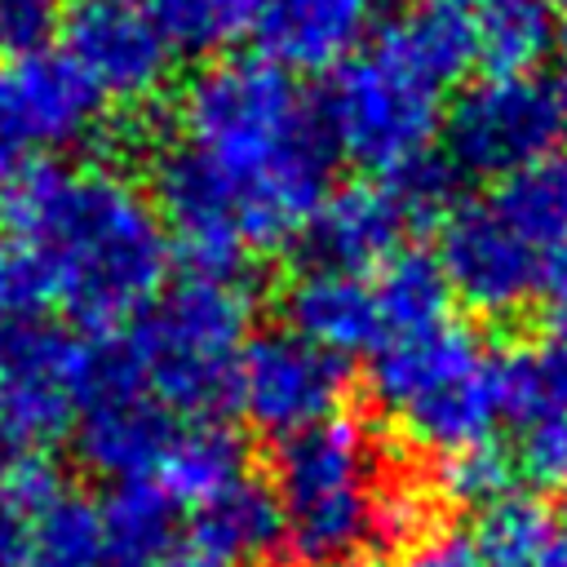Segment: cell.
<instances>
[{"label":"cell","instance_id":"obj_1","mask_svg":"<svg viewBox=\"0 0 567 567\" xmlns=\"http://www.w3.org/2000/svg\"><path fill=\"white\" fill-rule=\"evenodd\" d=\"M177 124L186 155L226 199L244 252L301 235L332 190L337 146L319 106L270 58H221L195 71Z\"/></svg>","mask_w":567,"mask_h":567},{"label":"cell","instance_id":"obj_2","mask_svg":"<svg viewBox=\"0 0 567 567\" xmlns=\"http://www.w3.org/2000/svg\"><path fill=\"white\" fill-rule=\"evenodd\" d=\"M4 235L44 270L53 301L89 332L137 319L168 275L155 204L102 164H40L4 186Z\"/></svg>","mask_w":567,"mask_h":567},{"label":"cell","instance_id":"obj_3","mask_svg":"<svg viewBox=\"0 0 567 567\" xmlns=\"http://www.w3.org/2000/svg\"><path fill=\"white\" fill-rule=\"evenodd\" d=\"M252 297L226 270H190L159 288L124 337L146 394L190 421L235 403V368L248 346Z\"/></svg>","mask_w":567,"mask_h":567},{"label":"cell","instance_id":"obj_4","mask_svg":"<svg viewBox=\"0 0 567 567\" xmlns=\"http://www.w3.org/2000/svg\"><path fill=\"white\" fill-rule=\"evenodd\" d=\"M372 394L439 456L487 443V430L501 416L496 359L474 328L452 319L385 337L372 350Z\"/></svg>","mask_w":567,"mask_h":567},{"label":"cell","instance_id":"obj_5","mask_svg":"<svg viewBox=\"0 0 567 567\" xmlns=\"http://www.w3.org/2000/svg\"><path fill=\"white\" fill-rule=\"evenodd\" d=\"M275 496L284 509V549L301 567H328L359 554L372 532V439L350 416H328L279 439Z\"/></svg>","mask_w":567,"mask_h":567},{"label":"cell","instance_id":"obj_6","mask_svg":"<svg viewBox=\"0 0 567 567\" xmlns=\"http://www.w3.org/2000/svg\"><path fill=\"white\" fill-rule=\"evenodd\" d=\"M319 120L337 151L385 177L430 151L443 128V89L399 62L385 44H372L328 75Z\"/></svg>","mask_w":567,"mask_h":567},{"label":"cell","instance_id":"obj_7","mask_svg":"<svg viewBox=\"0 0 567 567\" xmlns=\"http://www.w3.org/2000/svg\"><path fill=\"white\" fill-rule=\"evenodd\" d=\"M563 137L558 93L532 75H483L443 115L447 164L470 177H509L545 155Z\"/></svg>","mask_w":567,"mask_h":567},{"label":"cell","instance_id":"obj_8","mask_svg":"<svg viewBox=\"0 0 567 567\" xmlns=\"http://www.w3.org/2000/svg\"><path fill=\"white\" fill-rule=\"evenodd\" d=\"M97 89L66 53L0 58V186L84 142L97 124Z\"/></svg>","mask_w":567,"mask_h":567},{"label":"cell","instance_id":"obj_9","mask_svg":"<svg viewBox=\"0 0 567 567\" xmlns=\"http://www.w3.org/2000/svg\"><path fill=\"white\" fill-rule=\"evenodd\" d=\"M346 394V363L288 328L248 337L235 368V408L266 434H301L337 412Z\"/></svg>","mask_w":567,"mask_h":567},{"label":"cell","instance_id":"obj_10","mask_svg":"<svg viewBox=\"0 0 567 567\" xmlns=\"http://www.w3.org/2000/svg\"><path fill=\"white\" fill-rule=\"evenodd\" d=\"M62 40L97 97H151L173 71V44L146 0H66Z\"/></svg>","mask_w":567,"mask_h":567},{"label":"cell","instance_id":"obj_11","mask_svg":"<svg viewBox=\"0 0 567 567\" xmlns=\"http://www.w3.org/2000/svg\"><path fill=\"white\" fill-rule=\"evenodd\" d=\"M439 266L478 315H514L540 297L549 266L496 217L487 199L456 204L439 226Z\"/></svg>","mask_w":567,"mask_h":567},{"label":"cell","instance_id":"obj_12","mask_svg":"<svg viewBox=\"0 0 567 567\" xmlns=\"http://www.w3.org/2000/svg\"><path fill=\"white\" fill-rule=\"evenodd\" d=\"M4 332V377H0V421L27 439L44 443L75 421L80 385V341L58 323L27 319L0 323Z\"/></svg>","mask_w":567,"mask_h":567},{"label":"cell","instance_id":"obj_13","mask_svg":"<svg viewBox=\"0 0 567 567\" xmlns=\"http://www.w3.org/2000/svg\"><path fill=\"white\" fill-rule=\"evenodd\" d=\"M390 0H266L257 13L261 58L292 71H337L359 53Z\"/></svg>","mask_w":567,"mask_h":567},{"label":"cell","instance_id":"obj_14","mask_svg":"<svg viewBox=\"0 0 567 567\" xmlns=\"http://www.w3.org/2000/svg\"><path fill=\"white\" fill-rule=\"evenodd\" d=\"M403 230H408V217L385 182H350L323 195L301 239H306L310 266L359 275L377 261L385 266L399 252Z\"/></svg>","mask_w":567,"mask_h":567},{"label":"cell","instance_id":"obj_15","mask_svg":"<svg viewBox=\"0 0 567 567\" xmlns=\"http://www.w3.org/2000/svg\"><path fill=\"white\" fill-rule=\"evenodd\" d=\"M284 319H288V332H297L301 341H310L337 359L377 350L385 341L377 288H372V279L350 275V270L306 266L284 288Z\"/></svg>","mask_w":567,"mask_h":567},{"label":"cell","instance_id":"obj_16","mask_svg":"<svg viewBox=\"0 0 567 567\" xmlns=\"http://www.w3.org/2000/svg\"><path fill=\"white\" fill-rule=\"evenodd\" d=\"M173 430H177L173 412L159 408L146 390H133V394L93 403L75 416V456L111 483L151 478Z\"/></svg>","mask_w":567,"mask_h":567},{"label":"cell","instance_id":"obj_17","mask_svg":"<svg viewBox=\"0 0 567 567\" xmlns=\"http://www.w3.org/2000/svg\"><path fill=\"white\" fill-rule=\"evenodd\" d=\"M186 536L217 554L226 567H257L284 545V509L270 483L261 478H239L195 505Z\"/></svg>","mask_w":567,"mask_h":567},{"label":"cell","instance_id":"obj_18","mask_svg":"<svg viewBox=\"0 0 567 567\" xmlns=\"http://www.w3.org/2000/svg\"><path fill=\"white\" fill-rule=\"evenodd\" d=\"M483 199L545 266L567 252V155H545L501 177Z\"/></svg>","mask_w":567,"mask_h":567},{"label":"cell","instance_id":"obj_19","mask_svg":"<svg viewBox=\"0 0 567 567\" xmlns=\"http://www.w3.org/2000/svg\"><path fill=\"white\" fill-rule=\"evenodd\" d=\"M248 465V443L235 425L213 421H190L177 425L159 465H155V483L177 501V505H204L208 496H217L221 487L239 483Z\"/></svg>","mask_w":567,"mask_h":567},{"label":"cell","instance_id":"obj_20","mask_svg":"<svg viewBox=\"0 0 567 567\" xmlns=\"http://www.w3.org/2000/svg\"><path fill=\"white\" fill-rule=\"evenodd\" d=\"M399 62H408L416 75H425L430 84H439L443 93L478 62V40H474V22L461 9H447L439 0H425L416 9H403L381 40Z\"/></svg>","mask_w":567,"mask_h":567},{"label":"cell","instance_id":"obj_21","mask_svg":"<svg viewBox=\"0 0 567 567\" xmlns=\"http://www.w3.org/2000/svg\"><path fill=\"white\" fill-rule=\"evenodd\" d=\"M177 501L155 478L115 483L102 501L106 567H155L177 540Z\"/></svg>","mask_w":567,"mask_h":567},{"label":"cell","instance_id":"obj_22","mask_svg":"<svg viewBox=\"0 0 567 567\" xmlns=\"http://www.w3.org/2000/svg\"><path fill=\"white\" fill-rule=\"evenodd\" d=\"M372 288H377L385 337H403V332H421V328L443 323L447 292H452L447 279H443L439 257H430L421 248H399L381 266Z\"/></svg>","mask_w":567,"mask_h":567},{"label":"cell","instance_id":"obj_23","mask_svg":"<svg viewBox=\"0 0 567 567\" xmlns=\"http://www.w3.org/2000/svg\"><path fill=\"white\" fill-rule=\"evenodd\" d=\"M496 399L501 416L523 425L567 416V346L540 341L496 359Z\"/></svg>","mask_w":567,"mask_h":567},{"label":"cell","instance_id":"obj_24","mask_svg":"<svg viewBox=\"0 0 567 567\" xmlns=\"http://www.w3.org/2000/svg\"><path fill=\"white\" fill-rule=\"evenodd\" d=\"M31 567H106L102 505L80 492H62L27 523Z\"/></svg>","mask_w":567,"mask_h":567},{"label":"cell","instance_id":"obj_25","mask_svg":"<svg viewBox=\"0 0 567 567\" xmlns=\"http://www.w3.org/2000/svg\"><path fill=\"white\" fill-rule=\"evenodd\" d=\"M474 40L487 75H532L554 44V13L540 0H496L474 22Z\"/></svg>","mask_w":567,"mask_h":567},{"label":"cell","instance_id":"obj_26","mask_svg":"<svg viewBox=\"0 0 567 567\" xmlns=\"http://www.w3.org/2000/svg\"><path fill=\"white\" fill-rule=\"evenodd\" d=\"M554 536V514L532 492H505L474 518V545L492 567H527Z\"/></svg>","mask_w":567,"mask_h":567},{"label":"cell","instance_id":"obj_27","mask_svg":"<svg viewBox=\"0 0 567 567\" xmlns=\"http://www.w3.org/2000/svg\"><path fill=\"white\" fill-rule=\"evenodd\" d=\"M159 18L164 35L182 53H217L235 44L248 27H257V13L266 0H146Z\"/></svg>","mask_w":567,"mask_h":567},{"label":"cell","instance_id":"obj_28","mask_svg":"<svg viewBox=\"0 0 567 567\" xmlns=\"http://www.w3.org/2000/svg\"><path fill=\"white\" fill-rule=\"evenodd\" d=\"M434 487L456 505H492L509 492V456L496 443H474L461 452H447L434 470Z\"/></svg>","mask_w":567,"mask_h":567},{"label":"cell","instance_id":"obj_29","mask_svg":"<svg viewBox=\"0 0 567 567\" xmlns=\"http://www.w3.org/2000/svg\"><path fill=\"white\" fill-rule=\"evenodd\" d=\"M390 186V195L399 199L408 226L412 221H434V217H447L456 208V168L447 159H439L434 151H425L421 159L394 168L381 177Z\"/></svg>","mask_w":567,"mask_h":567},{"label":"cell","instance_id":"obj_30","mask_svg":"<svg viewBox=\"0 0 567 567\" xmlns=\"http://www.w3.org/2000/svg\"><path fill=\"white\" fill-rule=\"evenodd\" d=\"M44 306H53V292L40 261L18 239L0 235V323L40 319Z\"/></svg>","mask_w":567,"mask_h":567},{"label":"cell","instance_id":"obj_31","mask_svg":"<svg viewBox=\"0 0 567 567\" xmlns=\"http://www.w3.org/2000/svg\"><path fill=\"white\" fill-rule=\"evenodd\" d=\"M66 0H0V58L44 53L49 35H58Z\"/></svg>","mask_w":567,"mask_h":567},{"label":"cell","instance_id":"obj_32","mask_svg":"<svg viewBox=\"0 0 567 567\" xmlns=\"http://www.w3.org/2000/svg\"><path fill=\"white\" fill-rule=\"evenodd\" d=\"M518 465L527 470V478L536 487L567 496V416H549V421L527 425L523 447H518Z\"/></svg>","mask_w":567,"mask_h":567},{"label":"cell","instance_id":"obj_33","mask_svg":"<svg viewBox=\"0 0 567 567\" xmlns=\"http://www.w3.org/2000/svg\"><path fill=\"white\" fill-rule=\"evenodd\" d=\"M372 532L390 545H416L430 536V496L412 487H385L372 496Z\"/></svg>","mask_w":567,"mask_h":567},{"label":"cell","instance_id":"obj_34","mask_svg":"<svg viewBox=\"0 0 567 567\" xmlns=\"http://www.w3.org/2000/svg\"><path fill=\"white\" fill-rule=\"evenodd\" d=\"M399 567H492V563L478 554V545L470 536H461V532H430L416 545H408Z\"/></svg>","mask_w":567,"mask_h":567},{"label":"cell","instance_id":"obj_35","mask_svg":"<svg viewBox=\"0 0 567 567\" xmlns=\"http://www.w3.org/2000/svg\"><path fill=\"white\" fill-rule=\"evenodd\" d=\"M540 297H545V328H549V341L567 346V252L549 266Z\"/></svg>","mask_w":567,"mask_h":567},{"label":"cell","instance_id":"obj_36","mask_svg":"<svg viewBox=\"0 0 567 567\" xmlns=\"http://www.w3.org/2000/svg\"><path fill=\"white\" fill-rule=\"evenodd\" d=\"M155 567H226L217 554H208L204 545H195L190 536H177L168 549H164V558L155 563Z\"/></svg>","mask_w":567,"mask_h":567},{"label":"cell","instance_id":"obj_37","mask_svg":"<svg viewBox=\"0 0 567 567\" xmlns=\"http://www.w3.org/2000/svg\"><path fill=\"white\" fill-rule=\"evenodd\" d=\"M31 447H35V443L18 439V434H13V430L0 421V487H4V483H9V474H13V470L27 461V452H31Z\"/></svg>","mask_w":567,"mask_h":567},{"label":"cell","instance_id":"obj_38","mask_svg":"<svg viewBox=\"0 0 567 567\" xmlns=\"http://www.w3.org/2000/svg\"><path fill=\"white\" fill-rule=\"evenodd\" d=\"M0 567H31L27 558V527H13L0 536Z\"/></svg>","mask_w":567,"mask_h":567},{"label":"cell","instance_id":"obj_39","mask_svg":"<svg viewBox=\"0 0 567 567\" xmlns=\"http://www.w3.org/2000/svg\"><path fill=\"white\" fill-rule=\"evenodd\" d=\"M527 567H567V532H554V536L545 540V549H540Z\"/></svg>","mask_w":567,"mask_h":567},{"label":"cell","instance_id":"obj_40","mask_svg":"<svg viewBox=\"0 0 567 567\" xmlns=\"http://www.w3.org/2000/svg\"><path fill=\"white\" fill-rule=\"evenodd\" d=\"M328 567H385V563H381L377 554H363V549H359V554H346V558H337V563H328Z\"/></svg>","mask_w":567,"mask_h":567},{"label":"cell","instance_id":"obj_41","mask_svg":"<svg viewBox=\"0 0 567 567\" xmlns=\"http://www.w3.org/2000/svg\"><path fill=\"white\" fill-rule=\"evenodd\" d=\"M439 4H447V9H487V4H496V0H439Z\"/></svg>","mask_w":567,"mask_h":567},{"label":"cell","instance_id":"obj_42","mask_svg":"<svg viewBox=\"0 0 567 567\" xmlns=\"http://www.w3.org/2000/svg\"><path fill=\"white\" fill-rule=\"evenodd\" d=\"M13 527H27V523H18L9 509H0V536H4V532H13Z\"/></svg>","mask_w":567,"mask_h":567},{"label":"cell","instance_id":"obj_43","mask_svg":"<svg viewBox=\"0 0 567 567\" xmlns=\"http://www.w3.org/2000/svg\"><path fill=\"white\" fill-rule=\"evenodd\" d=\"M549 13H567V0H540Z\"/></svg>","mask_w":567,"mask_h":567},{"label":"cell","instance_id":"obj_44","mask_svg":"<svg viewBox=\"0 0 567 567\" xmlns=\"http://www.w3.org/2000/svg\"><path fill=\"white\" fill-rule=\"evenodd\" d=\"M558 49H563V62H567V27H563V35H558Z\"/></svg>","mask_w":567,"mask_h":567},{"label":"cell","instance_id":"obj_45","mask_svg":"<svg viewBox=\"0 0 567 567\" xmlns=\"http://www.w3.org/2000/svg\"><path fill=\"white\" fill-rule=\"evenodd\" d=\"M558 106H563V133H567V93L558 97Z\"/></svg>","mask_w":567,"mask_h":567},{"label":"cell","instance_id":"obj_46","mask_svg":"<svg viewBox=\"0 0 567 567\" xmlns=\"http://www.w3.org/2000/svg\"><path fill=\"white\" fill-rule=\"evenodd\" d=\"M0 377H4V332H0Z\"/></svg>","mask_w":567,"mask_h":567},{"label":"cell","instance_id":"obj_47","mask_svg":"<svg viewBox=\"0 0 567 567\" xmlns=\"http://www.w3.org/2000/svg\"><path fill=\"white\" fill-rule=\"evenodd\" d=\"M563 505H567V496H563Z\"/></svg>","mask_w":567,"mask_h":567}]
</instances>
